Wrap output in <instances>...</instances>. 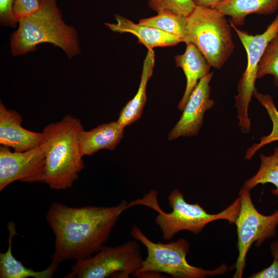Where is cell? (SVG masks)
<instances>
[{"instance_id": "obj_15", "label": "cell", "mask_w": 278, "mask_h": 278, "mask_svg": "<svg viewBox=\"0 0 278 278\" xmlns=\"http://www.w3.org/2000/svg\"><path fill=\"white\" fill-rule=\"evenodd\" d=\"M186 44L185 52L175 57L177 66L182 69L186 79L185 90L178 105V108L181 111H183L191 93L199 80L210 72L211 67L194 44L188 43Z\"/></svg>"}, {"instance_id": "obj_11", "label": "cell", "mask_w": 278, "mask_h": 278, "mask_svg": "<svg viewBox=\"0 0 278 278\" xmlns=\"http://www.w3.org/2000/svg\"><path fill=\"white\" fill-rule=\"evenodd\" d=\"M213 73L202 78L191 93L179 121L169 133L168 139L196 135L202 127L205 112L213 107L211 98L210 82Z\"/></svg>"}, {"instance_id": "obj_14", "label": "cell", "mask_w": 278, "mask_h": 278, "mask_svg": "<svg viewBox=\"0 0 278 278\" xmlns=\"http://www.w3.org/2000/svg\"><path fill=\"white\" fill-rule=\"evenodd\" d=\"M124 129L117 121L101 124L79 134L82 155H91L101 149L114 150L124 136Z\"/></svg>"}, {"instance_id": "obj_12", "label": "cell", "mask_w": 278, "mask_h": 278, "mask_svg": "<svg viewBox=\"0 0 278 278\" xmlns=\"http://www.w3.org/2000/svg\"><path fill=\"white\" fill-rule=\"evenodd\" d=\"M22 116L15 110L8 109L0 102V144L14 151L24 152L40 146L42 133L24 128Z\"/></svg>"}, {"instance_id": "obj_28", "label": "cell", "mask_w": 278, "mask_h": 278, "mask_svg": "<svg viewBox=\"0 0 278 278\" xmlns=\"http://www.w3.org/2000/svg\"><path fill=\"white\" fill-rule=\"evenodd\" d=\"M270 250L273 258L278 259V240L275 241L271 244Z\"/></svg>"}, {"instance_id": "obj_24", "label": "cell", "mask_w": 278, "mask_h": 278, "mask_svg": "<svg viewBox=\"0 0 278 278\" xmlns=\"http://www.w3.org/2000/svg\"><path fill=\"white\" fill-rule=\"evenodd\" d=\"M14 0H0V23L5 27L14 28L18 24L13 12Z\"/></svg>"}, {"instance_id": "obj_16", "label": "cell", "mask_w": 278, "mask_h": 278, "mask_svg": "<svg viewBox=\"0 0 278 278\" xmlns=\"http://www.w3.org/2000/svg\"><path fill=\"white\" fill-rule=\"evenodd\" d=\"M9 231L8 248L5 253H0V277L1 278H51L55 274L58 265L51 263L46 269L36 271L25 267L13 255L12 252V240L18 235L15 224L10 221L7 224Z\"/></svg>"}, {"instance_id": "obj_21", "label": "cell", "mask_w": 278, "mask_h": 278, "mask_svg": "<svg viewBox=\"0 0 278 278\" xmlns=\"http://www.w3.org/2000/svg\"><path fill=\"white\" fill-rule=\"evenodd\" d=\"M253 95L265 108L272 123V130L268 135L262 136L260 142L253 144L246 151L245 159L250 160L254 154L266 145L278 141V110L271 96L259 93L256 89Z\"/></svg>"}, {"instance_id": "obj_27", "label": "cell", "mask_w": 278, "mask_h": 278, "mask_svg": "<svg viewBox=\"0 0 278 278\" xmlns=\"http://www.w3.org/2000/svg\"><path fill=\"white\" fill-rule=\"evenodd\" d=\"M224 0H193L196 6H203L215 8L220 3Z\"/></svg>"}, {"instance_id": "obj_4", "label": "cell", "mask_w": 278, "mask_h": 278, "mask_svg": "<svg viewBox=\"0 0 278 278\" xmlns=\"http://www.w3.org/2000/svg\"><path fill=\"white\" fill-rule=\"evenodd\" d=\"M143 199L135 201L152 208L158 212L155 222L159 226L165 240L172 239L182 231L198 234L208 223L217 220H226L229 223H235L240 207L239 196L230 205L222 211L215 214H209L198 203H187L183 194L178 189L172 190L168 196L172 209L170 213L163 211L156 200L157 193L151 190Z\"/></svg>"}, {"instance_id": "obj_5", "label": "cell", "mask_w": 278, "mask_h": 278, "mask_svg": "<svg viewBox=\"0 0 278 278\" xmlns=\"http://www.w3.org/2000/svg\"><path fill=\"white\" fill-rule=\"evenodd\" d=\"M130 234L134 239L141 242L147 251L142 267L133 276L156 277L160 273H165L173 278H204L223 274L228 269L224 264L211 270L190 265L186 258L190 245L184 238L166 244L154 242L136 225L132 228Z\"/></svg>"}, {"instance_id": "obj_18", "label": "cell", "mask_w": 278, "mask_h": 278, "mask_svg": "<svg viewBox=\"0 0 278 278\" xmlns=\"http://www.w3.org/2000/svg\"><path fill=\"white\" fill-rule=\"evenodd\" d=\"M155 55L152 49H148L143 62L142 73L138 90L130 100L121 110L117 121L125 128L138 120L147 100L146 87L154 66Z\"/></svg>"}, {"instance_id": "obj_17", "label": "cell", "mask_w": 278, "mask_h": 278, "mask_svg": "<svg viewBox=\"0 0 278 278\" xmlns=\"http://www.w3.org/2000/svg\"><path fill=\"white\" fill-rule=\"evenodd\" d=\"M215 9L230 18L235 26L244 25L251 14L270 15L278 9V0H224Z\"/></svg>"}, {"instance_id": "obj_26", "label": "cell", "mask_w": 278, "mask_h": 278, "mask_svg": "<svg viewBox=\"0 0 278 278\" xmlns=\"http://www.w3.org/2000/svg\"><path fill=\"white\" fill-rule=\"evenodd\" d=\"M251 278H278V259L274 258L272 263L265 269L251 275Z\"/></svg>"}, {"instance_id": "obj_7", "label": "cell", "mask_w": 278, "mask_h": 278, "mask_svg": "<svg viewBox=\"0 0 278 278\" xmlns=\"http://www.w3.org/2000/svg\"><path fill=\"white\" fill-rule=\"evenodd\" d=\"M140 245L134 240L116 247L102 246L94 256L77 260L67 278H129L142 267Z\"/></svg>"}, {"instance_id": "obj_23", "label": "cell", "mask_w": 278, "mask_h": 278, "mask_svg": "<svg viewBox=\"0 0 278 278\" xmlns=\"http://www.w3.org/2000/svg\"><path fill=\"white\" fill-rule=\"evenodd\" d=\"M149 7L157 12L169 10L187 16L196 6L193 0H148Z\"/></svg>"}, {"instance_id": "obj_3", "label": "cell", "mask_w": 278, "mask_h": 278, "mask_svg": "<svg viewBox=\"0 0 278 278\" xmlns=\"http://www.w3.org/2000/svg\"><path fill=\"white\" fill-rule=\"evenodd\" d=\"M18 24L10 36V51L14 57L34 51L43 43L61 48L69 60L81 53L77 31L64 21L57 0H40L39 9Z\"/></svg>"}, {"instance_id": "obj_20", "label": "cell", "mask_w": 278, "mask_h": 278, "mask_svg": "<svg viewBox=\"0 0 278 278\" xmlns=\"http://www.w3.org/2000/svg\"><path fill=\"white\" fill-rule=\"evenodd\" d=\"M260 165L256 173L247 180L242 187L249 190L259 184L270 183L275 188L272 194L278 197V147L274 148V152L270 155H260Z\"/></svg>"}, {"instance_id": "obj_13", "label": "cell", "mask_w": 278, "mask_h": 278, "mask_svg": "<svg viewBox=\"0 0 278 278\" xmlns=\"http://www.w3.org/2000/svg\"><path fill=\"white\" fill-rule=\"evenodd\" d=\"M114 16L116 23H106L105 25L114 32L133 34L137 38L138 42L148 49L156 47L173 46L183 42L180 38L161 30L134 23L118 14Z\"/></svg>"}, {"instance_id": "obj_1", "label": "cell", "mask_w": 278, "mask_h": 278, "mask_svg": "<svg viewBox=\"0 0 278 278\" xmlns=\"http://www.w3.org/2000/svg\"><path fill=\"white\" fill-rule=\"evenodd\" d=\"M128 207L126 201L110 207H74L53 202L46 217L55 236L51 263L59 265L66 260L85 259L97 253Z\"/></svg>"}, {"instance_id": "obj_10", "label": "cell", "mask_w": 278, "mask_h": 278, "mask_svg": "<svg viewBox=\"0 0 278 278\" xmlns=\"http://www.w3.org/2000/svg\"><path fill=\"white\" fill-rule=\"evenodd\" d=\"M45 153L40 146L24 152L0 147V191L11 183L44 182Z\"/></svg>"}, {"instance_id": "obj_9", "label": "cell", "mask_w": 278, "mask_h": 278, "mask_svg": "<svg viewBox=\"0 0 278 278\" xmlns=\"http://www.w3.org/2000/svg\"><path fill=\"white\" fill-rule=\"evenodd\" d=\"M240 207L234 223L237 228L238 256L235 265V278L242 277L248 252L254 244L259 247L266 239L276 235L278 225V210L269 215L260 214L254 206L250 190H240Z\"/></svg>"}, {"instance_id": "obj_6", "label": "cell", "mask_w": 278, "mask_h": 278, "mask_svg": "<svg viewBox=\"0 0 278 278\" xmlns=\"http://www.w3.org/2000/svg\"><path fill=\"white\" fill-rule=\"evenodd\" d=\"M215 8L196 6L187 16L185 43H192L211 67L221 68L234 52L232 26Z\"/></svg>"}, {"instance_id": "obj_2", "label": "cell", "mask_w": 278, "mask_h": 278, "mask_svg": "<svg viewBox=\"0 0 278 278\" xmlns=\"http://www.w3.org/2000/svg\"><path fill=\"white\" fill-rule=\"evenodd\" d=\"M83 129L80 120L69 114L43 128L40 145L45 153L44 183L50 188H70L84 167L79 146Z\"/></svg>"}, {"instance_id": "obj_19", "label": "cell", "mask_w": 278, "mask_h": 278, "mask_svg": "<svg viewBox=\"0 0 278 278\" xmlns=\"http://www.w3.org/2000/svg\"><path fill=\"white\" fill-rule=\"evenodd\" d=\"M155 16L139 20L141 25L152 27L180 38L187 37V16L169 10H162Z\"/></svg>"}, {"instance_id": "obj_8", "label": "cell", "mask_w": 278, "mask_h": 278, "mask_svg": "<svg viewBox=\"0 0 278 278\" xmlns=\"http://www.w3.org/2000/svg\"><path fill=\"white\" fill-rule=\"evenodd\" d=\"M230 23L247 53V66L238 82L237 94L235 97L239 126L243 133H247L251 130L248 108L256 89L257 67L267 44L278 30V12L265 31L258 34H249Z\"/></svg>"}, {"instance_id": "obj_25", "label": "cell", "mask_w": 278, "mask_h": 278, "mask_svg": "<svg viewBox=\"0 0 278 278\" xmlns=\"http://www.w3.org/2000/svg\"><path fill=\"white\" fill-rule=\"evenodd\" d=\"M40 6V0H14L13 12L19 21L36 11Z\"/></svg>"}, {"instance_id": "obj_22", "label": "cell", "mask_w": 278, "mask_h": 278, "mask_svg": "<svg viewBox=\"0 0 278 278\" xmlns=\"http://www.w3.org/2000/svg\"><path fill=\"white\" fill-rule=\"evenodd\" d=\"M267 75L273 76L274 83L278 88V30L264 50L257 67L256 79Z\"/></svg>"}]
</instances>
